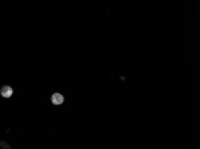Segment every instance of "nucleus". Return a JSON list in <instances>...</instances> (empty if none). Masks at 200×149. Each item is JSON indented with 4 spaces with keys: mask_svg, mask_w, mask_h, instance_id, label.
I'll list each match as a JSON object with an SVG mask.
<instances>
[{
    "mask_svg": "<svg viewBox=\"0 0 200 149\" xmlns=\"http://www.w3.org/2000/svg\"><path fill=\"white\" fill-rule=\"evenodd\" d=\"M51 100L52 103L55 105L61 104L64 100V98L62 94L58 93H55L52 95Z\"/></svg>",
    "mask_w": 200,
    "mask_h": 149,
    "instance_id": "obj_1",
    "label": "nucleus"
},
{
    "mask_svg": "<svg viewBox=\"0 0 200 149\" xmlns=\"http://www.w3.org/2000/svg\"><path fill=\"white\" fill-rule=\"evenodd\" d=\"M0 93H1L3 97L5 98H9L12 95L13 90L10 86L5 85L1 88V90H0Z\"/></svg>",
    "mask_w": 200,
    "mask_h": 149,
    "instance_id": "obj_2",
    "label": "nucleus"
}]
</instances>
